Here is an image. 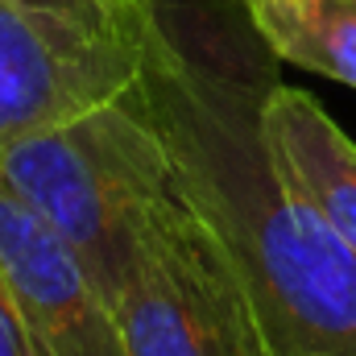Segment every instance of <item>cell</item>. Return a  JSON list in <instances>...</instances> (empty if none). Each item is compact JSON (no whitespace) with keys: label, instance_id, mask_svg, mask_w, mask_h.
I'll list each match as a JSON object with an SVG mask.
<instances>
[{"label":"cell","instance_id":"obj_5","mask_svg":"<svg viewBox=\"0 0 356 356\" xmlns=\"http://www.w3.org/2000/svg\"><path fill=\"white\" fill-rule=\"evenodd\" d=\"M0 277L46 356H129L116 302L79 253L0 186Z\"/></svg>","mask_w":356,"mask_h":356},{"label":"cell","instance_id":"obj_4","mask_svg":"<svg viewBox=\"0 0 356 356\" xmlns=\"http://www.w3.org/2000/svg\"><path fill=\"white\" fill-rule=\"evenodd\" d=\"M141 75V50L124 25L83 21L0 0V154L120 99Z\"/></svg>","mask_w":356,"mask_h":356},{"label":"cell","instance_id":"obj_10","mask_svg":"<svg viewBox=\"0 0 356 356\" xmlns=\"http://www.w3.org/2000/svg\"><path fill=\"white\" fill-rule=\"evenodd\" d=\"M112 4H120V8H137V4H145V0H112Z\"/></svg>","mask_w":356,"mask_h":356},{"label":"cell","instance_id":"obj_3","mask_svg":"<svg viewBox=\"0 0 356 356\" xmlns=\"http://www.w3.org/2000/svg\"><path fill=\"white\" fill-rule=\"evenodd\" d=\"M116 319L129 356H273L232 266L175 182L145 207Z\"/></svg>","mask_w":356,"mask_h":356},{"label":"cell","instance_id":"obj_1","mask_svg":"<svg viewBox=\"0 0 356 356\" xmlns=\"http://www.w3.org/2000/svg\"><path fill=\"white\" fill-rule=\"evenodd\" d=\"M137 104L186 207L216 236L273 356H356V253L273 166L266 104L277 54L245 0H145Z\"/></svg>","mask_w":356,"mask_h":356},{"label":"cell","instance_id":"obj_9","mask_svg":"<svg viewBox=\"0 0 356 356\" xmlns=\"http://www.w3.org/2000/svg\"><path fill=\"white\" fill-rule=\"evenodd\" d=\"M17 4L42 8V13H58V17L95 25V29H116V25H124V13H129V8H120L112 0H17Z\"/></svg>","mask_w":356,"mask_h":356},{"label":"cell","instance_id":"obj_6","mask_svg":"<svg viewBox=\"0 0 356 356\" xmlns=\"http://www.w3.org/2000/svg\"><path fill=\"white\" fill-rule=\"evenodd\" d=\"M266 141L298 199L356 253V141L311 91L286 83L269 91Z\"/></svg>","mask_w":356,"mask_h":356},{"label":"cell","instance_id":"obj_8","mask_svg":"<svg viewBox=\"0 0 356 356\" xmlns=\"http://www.w3.org/2000/svg\"><path fill=\"white\" fill-rule=\"evenodd\" d=\"M0 356H46L4 277H0Z\"/></svg>","mask_w":356,"mask_h":356},{"label":"cell","instance_id":"obj_7","mask_svg":"<svg viewBox=\"0 0 356 356\" xmlns=\"http://www.w3.org/2000/svg\"><path fill=\"white\" fill-rule=\"evenodd\" d=\"M266 46L356 91V0H245Z\"/></svg>","mask_w":356,"mask_h":356},{"label":"cell","instance_id":"obj_2","mask_svg":"<svg viewBox=\"0 0 356 356\" xmlns=\"http://www.w3.org/2000/svg\"><path fill=\"white\" fill-rule=\"evenodd\" d=\"M166 145L133 88L0 154V186L42 216L116 302L145 207L170 191Z\"/></svg>","mask_w":356,"mask_h":356}]
</instances>
